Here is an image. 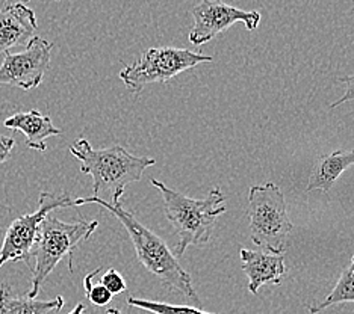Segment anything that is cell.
<instances>
[{
	"label": "cell",
	"instance_id": "6da1fadb",
	"mask_svg": "<svg viewBox=\"0 0 354 314\" xmlns=\"http://www.w3.org/2000/svg\"><path fill=\"white\" fill-rule=\"evenodd\" d=\"M84 204L102 206L114 215L127 230L129 237H131L135 248L136 259H138L144 268L150 271L153 275H156L165 286L179 290L188 300L197 302L200 307V300L194 287H192L191 275L177 262L173 251L168 248L162 239L155 235L151 230H149L146 225H142L132 213H129L122 203L114 204L109 203L108 199L99 197L75 199V207Z\"/></svg>",
	"mask_w": 354,
	"mask_h": 314
},
{
	"label": "cell",
	"instance_id": "7a4b0ae2",
	"mask_svg": "<svg viewBox=\"0 0 354 314\" xmlns=\"http://www.w3.org/2000/svg\"><path fill=\"white\" fill-rule=\"evenodd\" d=\"M70 153L80 162V171L91 175L93 197L109 193V203H122L126 186L140 181L147 168L156 164L155 159L133 156L122 145L94 150L86 139L76 141Z\"/></svg>",
	"mask_w": 354,
	"mask_h": 314
},
{
	"label": "cell",
	"instance_id": "3957f363",
	"mask_svg": "<svg viewBox=\"0 0 354 314\" xmlns=\"http://www.w3.org/2000/svg\"><path fill=\"white\" fill-rule=\"evenodd\" d=\"M164 199V212L176 230L179 242L174 248V257H182L189 245H205L211 240L216 217L226 212L220 189H212L203 199L185 197L183 193L173 190L165 183L156 179L150 180Z\"/></svg>",
	"mask_w": 354,
	"mask_h": 314
},
{
	"label": "cell",
	"instance_id": "277c9868",
	"mask_svg": "<svg viewBox=\"0 0 354 314\" xmlns=\"http://www.w3.org/2000/svg\"><path fill=\"white\" fill-rule=\"evenodd\" d=\"M97 227V221L79 219L77 222L68 224L52 215L44 217L39 224L35 242L30 249V257L35 259V264H32L30 268L32 286L28 293L29 297H37L39 295L44 281L64 257H68L71 269L75 249L79 244L90 239Z\"/></svg>",
	"mask_w": 354,
	"mask_h": 314
},
{
	"label": "cell",
	"instance_id": "5b68a950",
	"mask_svg": "<svg viewBox=\"0 0 354 314\" xmlns=\"http://www.w3.org/2000/svg\"><path fill=\"white\" fill-rule=\"evenodd\" d=\"M247 216L254 245L271 254H283L294 225L286 212L283 192L274 183L253 186L248 192Z\"/></svg>",
	"mask_w": 354,
	"mask_h": 314
},
{
	"label": "cell",
	"instance_id": "8992f818",
	"mask_svg": "<svg viewBox=\"0 0 354 314\" xmlns=\"http://www.w3.org/2000/svg\"><path fill=\"white\" fill-rule=\"evenodd\" d=\"M206 62H212V56L176 47H151L138 61L120 71V79L129 91L140 95L146 86L168 84L180 72Z\"/></svg>",
	"mask_w": 354,
	"mask_h": 314
},
{
	"label": "cell",
	"instance_id": "52a82bcc",
	"mask_svg": "<svg viewBox=\"0 0 354 314\" xmlns=\"http://www.w3.org/2000/svg\"><path fill=\"white\" fill-rule=\"evenodd\" d=\"M66 207H75V199L70 198V193L64 192L59 195H55L50 192L39 193L38 210L17 217L8 227L2 249H0V268L8 262H25L29 268H32L30 249L35 242L39 224L56 208Z\"/></svg>",
	"mask_w": 354,
	"mask_h": 314
},
{
	"label": "cell",
	"instance_id": "ba28073f",
	"mask_svg": "<svg viewBox=\"0 0 354 314\" xmlns=\"http://www.w3.org/2000/svg\"><path fill=\"white\" fill-rule=\"evenodd\" d=\"M53 44L41 37H34L23 52L5 53L0 66V85L32 90L43 82L50 67Z\"/></svg>",
	"mask_w": 354,
	"mask_h": 314
},
{
	"label": "cell",
	"instance_id": "9c48e42d",
	"mask_svg": "<svg viewBox=\"0 0 354 314\" xmlns=\"http://www.w3.org/2000/svg\"><path fill=\"white\" fill-rule=\"evenodd\" d=\"M191 14L194 19V26L189 32V43L194 46L211 41L235 23H244L248 30L257 29L261 23V12L239 10L218 0H202L192 8Z\"/></svg>",
	"mask_w": 354,
	"mask_h": 314
},
{
	"label": "cell",
	"instance_id": "30bf717a",
	"mask_svg": "<svg viewBox=\"0 0 354 314\" xmlns=\"http://www.w3.org/2000/svg\"><path fill=\"white\" fill-rule=\"evenodd\" d=\"M38 28L35 12L23 3L0 6V53L28 46Z\"/></svg>",
	"mask_w": 354,
	"mask_h": 314
},
{
	"label": "cell",
	"instance_id": "8fae6325",
	"mask_svg": "<svg viewBox=\"0 0 354 314\" xmlns=\"http://www.w3.org/2000/svg\"><path fill=\"white\" fill-rule=\"evenodd\" d=\"M241 263L248 278V290L257 295L265 284L280 286L286 275L283 254H271L252 249H241Z\"/></svg>",
	"mask_w": 354,
	"mask_h": 314
},
{
	"label": "cell",
	"instance_id": "7c38bea8",
	"mask_svg": "<svg viewBox=\"0 0 354 314\" xmlns=\"http://www.w3.org/2000/svg\"><path fill=\"white\" fill-rule=\"evenodd\" d=\"M3 126L10 130L21 132L26 136V145L30 150L46 151V141L52 136H59L61 130L55 127L49 115H43L38 109L19 112L3 121Z\"/></svg>",
	"mask_w": 354,
	"mask_h": 314
},
{
	"label": "cell",
	"instance_id": "4fadbf2b",
	"mask_svg": "<svg viewBox=\"0 0 354 314\" xmlns=\"http://www.w3.org/2000/svg\"><path fill=\"white\" fill-rule=\"evenodd\" d=\"M350 166H354V148L319 156L310 171L306 192L321 190L328 193L342 173L347 171Z\"/></svg>",
	"mask_w": 354,
	"mask_h": 314
},
{
	"label": "cell",
	"instance_id": "5bb4252c",
	"mask_svg": "<svg viewBox=\"0 0 354 314\" xmlns=\"http://www.w3.org/2000/svg\"><path fill=\"white\" fill-rule=\"evenodd\" d=\"M64 307V297L56 296L50 301H38L37 297L17 296L6 284L0 287V314H50Z\"/></svg>",
	"mask_w": 354,
	"mask_h": 314
},
{
	"label": "cell",
	"instance_id": "9a60e30c",
	"mask_svg": "<svg viewBox=\"0 0 354 314\" xmlns=\"http://www.w3.org/2000/svg\"><path fill=\"white\" fill-rule=\"evenodd\" d=\"M344 302H354V255L350 264L342 271L341 278L337 279L336 286L327 295L326 300L315 304H309L308 310L310 314H318L323 310L332 307V305Z\"/></svg>",
	"mask_w": 354,
	"mask_h": 314
},
{
	"label": "cell",
	"instance_id": "2e32d148",
	"mask_svg": "<svg viewBox=\"0 0 354 314\" xmlns=\"http://www.w3.org/2000/svg\"><path fill=\"white\" fill-rule=\"evenodd\" d=\"M127 304L131 305V307L147 310L153 314H216V313L203 311L200 307H191V305H171L167 302L140 300V297H133V296L129 297Z\"/></svg>",
	"mask_w": 354,
	"mask_h": 314
},
{
	"label": "cell",
	"instance_id": "e0dca14e",
	"mask_svg": "<svg viewBox=\"0 0 354 314\" xmlns=\"http://www.w3.org/2000/svg\"><path fill=\"white\" fill-rule=\"evenodd\" d=\"M100 271L102 268H97L94 272L88 273V275L84 278V287H85V295L88 297V301L94 305H97V307H104V305H108L112 301V293L100 283L99 284L93 283L94 277L97 275V273H100Z\"/></svg>",
	"mask_w": 354,
	"mask_h": 314
},
{
	"label": "cell",
	"instance_id": "ac0fdd59",
	"mask_svg": "<svg viewBox=\"0 0 354 314\" xmlns=\"http://www.w3.org/2000/svg\"><path fill=\"white\" fill-rule=\"evenodd\" d=\"M100 284L106 287L112 293V296L123 293L126 290V281H124L122 273L115 269H108L106 272H104L100 278Z\"/></svg>",
	"mask_w": 354,
	"mask_h": 314
},
{
	"label": "cell",
	"instance_id": "d6986e66",
	"mask_svg": "<svg viewBox=\"0 0 354 314\" xmlns=\"http://www.w3.org/2000/svg\"><path fill=\"white\" fill-rule=\"evenodd\" d=\"M341 82L347 86V90H345V94L341 97L339 100L335 101L330 104V109H335L337 106H341L342 103H347V101H354V75L351 76H344L339 79Z\"/></svg>",
	"mask_w": 354,
	"mask_h": 314
},
{
	"label": "cell",
	"instance_id": "ffe728a7",
	"mask_svg": "<svg viewBox=\"0 0 354 314\" xmlns=\"http://www.w3.org/2000/svg\"><path fill=\"white\" fill-rule=\"evenodd\" d=\"M15 141L10 136L0 135V165L5 164L11 157V151L14 150Z\"/></svg>",
	"mask_w": 354,
	"mask_h": 314
},
{
	"label": "cell",
	"instance_id": "44dd1931",
	"mask_svg": "<svg viewBox=\"0 0 354 314\" xmlns=\"http://www.w3.org/2000/svg\"><path fill=\"white\" fill-rule=\"evenodd\" d=\"M85 305L84 304H77L76 305V307L73 308V310H71L68 314H84L85 313Z\"/></svg>",
	"mask_w": 354,
	"mask_h": 314
},
{
	"label": "cell",
	"instance_id": "7402d4cb",
	"mask_svg": "<svg viewBox=\"0 0 354 314\" xmlns=\"http://www.w3.org/2000/svg\"><path fill=\"white\" fill-rule=\"evenodd\" d=\"M29 0H2V3H5V5H11V3H28Z\"/></svg>",
	"mask_w": 354,
	"mask_h": 314
},
{
	"label": "cell",
	"instance_id": "603a6c76",
	"mask_svg": "<svg viewBox=\"0 0 354 314\" xmlns=\"http://www.w3.org/2000/svg\"><path fill=\"white\" fill-rule=\"evenodd\" d=\"M106 314H124L123 311H120V310H117V308H109L108 311H106Z\"/></svg>",
	"mask_w": 354,
	"mask_h": 314
},
{
	"label": "cell",
	"instance_id": "cb8c5ba5",
	"mask_svg": "<svg viewBox=\"0 0 354 314\" xmlns=\"http://www.w3.org/2000/svg\"><path fill=\"white\" fill-rule=\"evenodd\" d=\"M353 12H354V5H353Z\"/></svg>",
	"mask_w": 354,
	"mask_h": 314
},
{
	"label": "cell",
	"instance_id": "d4e9b609",
	"mask_svg": "<svg viewBox=\"0 0 354 314\" xmlns=\"http://www.w3.org/2000/svg\"><path fill=\"white\" fill-rule=\"evenodd\" d=\"M58 2H59V0H58Z\"/></svg>",
	"mask_w": 354,
	"mask_h": 314
}]
</instances>
